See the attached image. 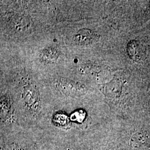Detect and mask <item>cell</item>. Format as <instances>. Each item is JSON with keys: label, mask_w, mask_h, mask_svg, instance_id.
Instances as JSON below:
<instances>
[{"label": "cell", "mask_w": 150, "mask_h": 150, "mask_svg": "<svg viewBox=\"0 0 150 150\" xmlns=\"http://www.w3.org/2000/svg\"><path fill=\"white\" fill-rule=\"evenodd\" d=\"M1 140L5 150H50L45 136L10 134L1 136Z\"/></svg>", "instance_id": "obj_1"}, {"label": "cell", "mask_w": 150, "mask_h": 150, "mask_svg": "<svg viewBox=\"0 0 150 150\" xmlns=\"http://www.w3.org/2000/svg\"><path fill=\"white\" fill-rule=\"evenodd\" d=\"M86 118V113L83 110H78L73 113L70 117V119L74 122L79 123L83 122Z\"/></svg>", "instance_id": "obj_6"}, {"label": "cell", "mask_w": 150, "mask_h": 150, "mask_svg": "<svg viewBox=\"0 0 150 150\" xmlns=\"http://www.w3.org/2000/svg\"><path fill=\"white\" fill-rule=\"evenodd\" d=\"M56 50L54 48H48L44 51L43 52V57L47 59H56L58 56L57 54Z\"/></svg>", "instance_id": "obj_7"}, {"label": "cell", "mask_w": 150, "mask_h": 150, "mask_svg": "<svg viewBox=\"0 0 150 150\" xmlns=\"http://www.w3.org/2000/svg\"><path fill=\"white\" fill-rule=\"evenodd\" d=\"M23 99L24 102L28 107H32L38 102V98L33 90L28 88L24 92Z\"/></svg>", "instance_id": "obj_5"}, {"label": "cell", "mask_w": 150, "mask_h": 150, "mask_svg": "<svg viewBox=\"0 0 150 150\" xmlns=\"http://www.w3.org/2000/svg\"><path fill=\"white\" fill-rule=\"evenodd\" d=\"M96 35L91 30L82 29L77 32L75 35V41L80 45H88L96 40Z\"/></svg>", "instance_id": "obj_2"}, {"label": "cell", "mask_w": 150, "mask_h": 150, "mask_svg": "<svg viewBox=\"0 0 150 150\" xmlns=\"http://www.w3.org/2000/svg\"><path fill=\"white\" fill-rule=\"evenodd\" d=\"M61 87L65 90L66 93H69L71 94H75L78 92H82L83 88L81 87L73 82H70L68 81L64 80L61 82Z\"/></svg>", "instance_id": "obj_4"}, {"label": "cell", "mask_w": 150, "mask_h": 150, "mask_svg": "<svg viewBox=\"0 0 150 150\" xmlns=\"http://www.w3.org/2000/svg\"><path fill=\"white\" fill-rule=\"evenodd\" d=\"M127 53L129 56L132 59L136 61L139 59L141 54V48L139 46V43L137 41L132 40L129 42L127 48Z\"/></svg>", "instance_id": "obj_3"}]
</instances>
